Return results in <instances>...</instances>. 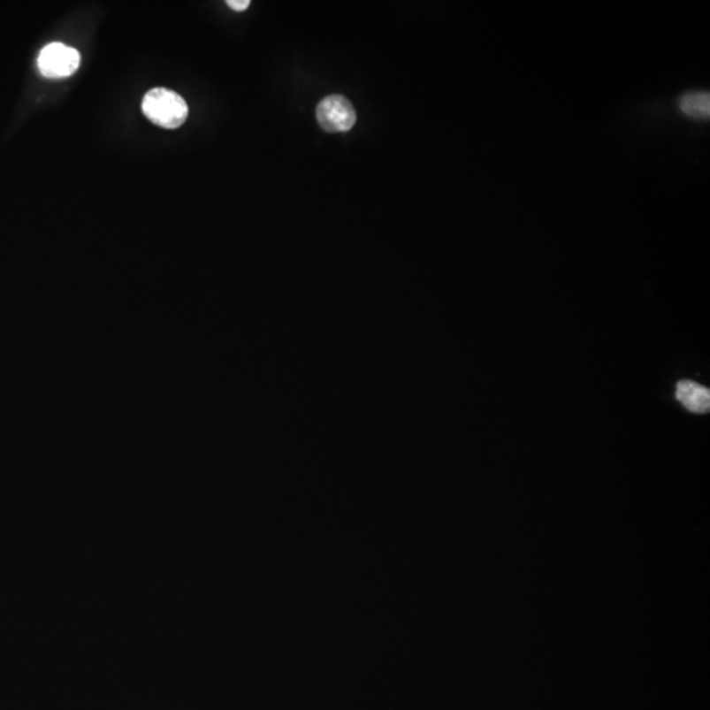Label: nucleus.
<instances>
[{
    "label": "nucleus",
    "mask_w": 710,
    "mask_h": 710,
    "mask_svg": "<svg viewBox=\"0 0 710 710\" xmlns=\"http://www.w3.org/2000/svg\"><path fill=\"white\" fill-rule=\"evenodd\" d=\"M141 108L144 115L162 128L177 129L187 120V103L179 94L167 88L148 91L142 99Z\"/></svg>",
    "instance_id": "1"
},
{
    "label": "nucleus",
    "mask_w": 710,
    "mask_h": 710,
    "mask_svg": "<svg viewBox=\"0 0 710 710\" xmlns=\"http://www.w3.org/2000/svg\"><path fill=\"white\" fill-rule=\"evenodd\" d=\"M80 65V51L61 42H53L40 51L37 66L44 77L61 80L77 72Z\"/></svg>",
    "instance_id": "2"
},
{
    "label": "nucleus",
    "mask_w": 710,
    "mask_h": 710,
    "mask_svg": "<svg viewBox=\"0 0 710 710\" xmlns=\"http://www.w3.org/2000/svg\"><path fill=\"white\" fill-rule=\"evenodd\" d=\"M316 116L321 128L329 134L350 131L356 121L355 107L341 95L328 96L321 101Z\"/></svg>",
    "instance_id": "3"
},
{
    "label": "nucleus",
    "mask_w": 710,
    "mask_h": 710,
    "mask_svg": "<svg viewBox=\"0 0 710 710\" xmlns=\"http://www.w3.org/2000/svg\"><path fill=\"white\" fill-rule=\"evenodd\" d=\"M676 399L688 410L695 413H708L710 409V391L692 380L677 383Z\"/></svg>",
    "instance_id": "4"
},
{
    "label": "nucleus",
    "mask_w": 710,
    "mask_h": 710,
    "mask_svg": "<svg viewBox=\"0 0 710 710\" xmlns=\"http://www.w3.org/2000/svg\"><path fill=\"white\" fill-rule=\"evenodd\" d=\"M679 108L684 115L695 118H708L710 116V94L708 91L687 93L679 99Z\"/></svg>",
    "instance_id": "5"
},
{
    "label": "nucleus",
    "mask_w": 710,
    "mask_h": 710,
    "mask_svg": "<svg viewBox=\"0 0 710 710\" xmlns=\"http://www.w3.org/2000/svg\"><path fill=\"white\" fill-rule=\"evenodd\" d=\"M226 4L234 11H245L250 5L249 0H228Z\"/></svg>",
    "instance_id": "6"
}]
</instances>
